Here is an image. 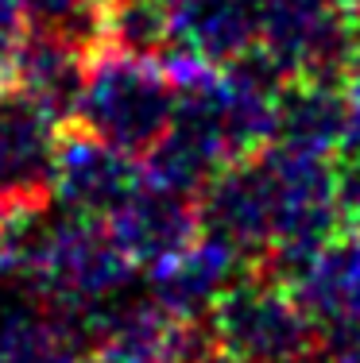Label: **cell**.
Returning <instances> with one entry per match:
<instances>
[{
  "label": "cell",
  "instance_id": "5",
  "mask_svg": "<svg viewBox=\"0 0 360 363\" xmlns=\"http://www.w3.org/2000/svg\"><path fill=\"white\" fill-rule=\"evenodd\" d=\"M143 162L120 147L97 140L78 124H66L58 132L55 174H50V197L66 213L105 220L143 186Z\"/></svg>",
  "mask_w": 360,
  "mask_h": 363
},
{
  "label": "cell",
  "instance_id": "18",
  "mask_svg": "<svg viewBox=\"0 0 360 363\" xmlns=\"http://www.w3.org/2000/svg\"><path fill=\"white\" fill-rule=\"evenodd\" d=\"M325 359H329V363H360V340L356 344H345V348L325 352Z\"/></svg>",
  "mask_w": 360,
  "mask_h": 363
},
{
  "label": "cell",
  "instance_id": "15",
  "mask_svg": "<svg viewBox=\"0 0 360 363\" xmlns=\"http://www.w3.org/2000/svg\"><path fill=\"white\" fill-rule=\"evenodd\" d=\"M89 363H170L156 348H140V344H97Z\"/></svg>",
  "mask_w": 360,
  "mask_h": 363
},
{
  "label": "cell",
  "instance_id": "7",
  "mask_svg": "<svg viewBox=\"0 0 360 363\" xmlns=\"http://www.w3.org/2000/svg\"><path fill=\"white\" fill-rule=\"evenodd\" d=\"M97 336L82 309L58 306L16 282L0 294V363H89Z\"/></svg>",
  "mask_w": 360,
  "mask_h": 363
},
{
  "label": "cell",
  "instance_id": "3",
  "mask_svg": "<svg viewBox=\"0 0 360 363\" xmlns=\"http://www.w3.org/2000/svg\"><path fill=\"white\" fill-rule=\"evenodd\" d=\"M360 8L353 0H263L260 55L283 82L345 77Z\"/></svg>",
  "mask_w": 360,
  "mask_h": 363
},
{
  "label": "cell",
  "instance_id": "14",
  "mask_svg": "<svg viewBox=\"0 0 360 363\" xmlns=\"http://www.w3.org/2000/svg\"><path fill=\"white\" fill-rule=\"evenodd\" d=\"M28 35H31V16L23 8V0H0V85H12Z\"/></svg>",
  "mask_w": 360,
  "mask_h": 363
},
{
  "label": "cell",
  "instance_id": "11",
  "mask_svg": "<svg viewBox=\"0 0 360 363\" xmlns=\"http://www.w3.org/2000/svg\"><path fill=\"white\" fill-rule=\"evenodd\" d=\"M244 267L248 263L233 247L217 244L202 232L190 247L151 267L143 286L175 321H205L217 298L244 274Z\"/></svg>",
  "mask_w": 360,
  "mask_h": 363
},
{
  "label": "cell",
  "instance_id": "13",
  "mask_svg": "<svg viewBox=\"0 0 360 363\" xmlns=\"http://www.w3.org/2000/svg\"><path fill=\"white\" fill-rule=\"evenodd\" d=\"M89 55L93 50L78 47L62 31L31 23V35L20 50V62H16L12 89L31 97L47 116H55L66 128L74 120V108H78L85 70H89Z\"/></svg>",
  "mask_w": 360,
  "mask_h": 363
},
{
  "label": "cell",
  "instance_id": "6",
  "mask_svg": "<svg viewBox=\"0 0 360 363\" xmlns=\"http://www.w3.org/2000/svg\"><path fill=\"white\" fill-rule=\"evenodd\" d=\"M322 333V356L360 340V220L283 274Z\"/></svg>",
  "mask_w": 360,
  "mask_h": 363
},
{
  "label": "cell",
  "instance_id": "9",
  "mask_svg": "<svg viewBox=\"0 0 360 363\" xmlns=\"http://www.w3.org/2000/svg\"><path fill=\"white\" fill-rule=\"evenodd\" d=\"M58 124L31 97L0 85V217L50 201Z\"/></svg>",
  "mask_w": 360,
  "mask_h": 363
},
{
  "label": "cell",
  "instance_id": "16",
  "mask_svg": "<svg viewBox=\"0 0 360 363\" xmlns=\"http://www.w3.org/2000/svg\"><path fill=\"white\" fill-rule=\"evenodd\" d=\"M337 170H341V194H345L349 217L360 220V155L356 159H337Z\"/></svg>",
  "mask_w": 360,
  "mask_h": 363
},
{
  "label": "cell",
  "instance_id": "1",
  "mask_svg": "<svg viewBox=\"0 0 360 363\" xmlns=\"http://www.w3.org/2000/svg\"><path fill=\"white\" fill-rule=\"evenodd\" d=\"M175 101L178 89L163 58L101 43L89 55V70L70 124L143 159L170 128Z\"/></svg>",
  "mask_w": 360,
  "mask_h": 363
},
{
  "label": "cell",
  "instance_id": "8",
  "mask_svg": "<svg viewBox=\"0 0 360 363\" xmlns=\"http://www.w3.org/2000/svg\"><path fill=\"white\" fill-rule=\"evenodd\" d=\"M276 147L322 159L360 155V112L345 77H298L276 97Z\"/></svg>",
  "mask_w": 360,
  "mask_h": 363
},
{
  "label": "cell",
  "instance_id": "4",
  "mask_svg": "<svg viewBox=\"0 0 360 363\" xmlns=\"http://www.w3.org/2000/svg\"><path fill=\"white\" fill-rule=\"evenodd\" d=\"M202 232L233 247L248 267H260L279 236V174L271 151L244 155L221 167L198 194Z\"/></svg>",
  "mask_w": 360,
  "mask_h": 363
},
{
  "label": "cell",
  "instance_id": "17",
  "mask_svg": "<svg viewBox=\"0 0 360 363\" xmlns=\"http://www.w3.org/2000/svg\"><path fill=\"white\" fill-rule=\"evenodd\" d=\"M345 85H349V97L360 112V20H356V31H353V50H349V70H345Z\"/></svg>",
  "mask_w": 360,
  "mask_h": 363
},
{
  "label": "cell",
  "instance_id": "2",
  "mask_svg": "<svg viewBox=\"0 0 360 363\" xmlns=\"http://www.w3.org/2000/svg\"><path fill=\"white\" fill-rule=\"evenodd\" d=\"M209 336L233 363H314L322 333L279 274L244 271L205 317Z\"/></svg>",
  "mask_w": 360,
  "mask_h": 363
},
{
  "label": "cell",
  "instance_id": "10",
  "mask_svg": "<svg viewBox=\"0 0 360 363\" xmlns=\"http://www.w3.org/2000/svg\"><path fill=\"white\" fill-rule=\"evenodd\" d=\"M105 224L136 271H151V267L167 263L170 255H178L202 236L198 197L159 186L151 178H143V186L113 217H105Z\"/></svg>",
  "mask_w": 360,
  "mask_h": 363
},
{
  "label": "cell",
  "instance_id": "12",
  "mask_svg": "<svg viewBox=\"0 0 360 363\" xmlns=\"http://www.w3.org/2000/svg\"><path fill=\"white\" fill-rule=\"evenodd\" d=\"M263 0H170V47L209 66H233L260 47Z\"/></svg>",
  "mask_w": 360,
  "mask_h": 363
}]
</instances>
